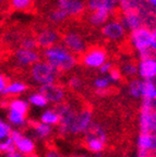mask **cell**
<instances>
[{
    "mask_svg": "<svg viewBox=\"0 0 156 157\" xmlns=\"http://www.w3.org/2000/svg\"><path fill=\"white\" fill-rule=\"evenodd\" d=\"M43 57L59 74L72 70L78 63L76 56L71 54L60 43L43 49Z\"/></svg>",
    "mask_w": 156,
    "mask_h": 157,
    "instance_id": "cell-1",
    "label": "cell"
},
{
    "mask_svg": "<svg viewBox=\"0 0 156 157\" xmlns=\"http://www.w3.org/2000/svg\"><path fill=\"white\" fill-rule=\"evenodd\" d=\"M131 44L139 52L141 59L154 56L156 48L155 29L142 26L131 32Z\"/></svg>",
    "mask_w": 156,
    "mask_h": 157,
    "instance_id": "cell-2",
    "label": "cell"
},
{
    "mask_svg": "<svg viewBox=\"0 0 156 157\" xmlns=\"http://www.w3.org/2000/svg\"><path fill=\"white\" fill-rule=\"evenodd\" d=\"M29 75L35 83L41 86L46 84L57 83L59 73L48 62H46L45 60H39L36 63L31 66Z\"/></svg>",
    "mask_w": 156,
    "mask_h": 157,
    "instance_id": "cell-3",
    "label": "cell"
},
{
    "mask_svg": "<svg viewBox=\"0 0 156 157\" xmlns=\"http://www.w3.org/2000/svg\"><path fill=\"white\" fill-rule=\"evenodd\" d=\"M155 101L142 99V107L140 113V129L141 133H155L156 130V115Z\"/></svg>",
    "mask_w": 156,
    "mask_h": 157,
    "instance_id": "cell-4",
    "label": "cell"
},
{
    "mask_svg": "<svg viewBox=\"0 0 156 157\" xmlns=\"http://www.w3.org/2000/svg\"><path fill=\"white\" fill-rule=\"evenodd\" d=\"M62 45L74 56L83 55L88 49V45L82 34L76 31H68L61 37Z\"/></svg>",
    "mask_w": 156,
    "mask_h": 157,
    "instance_id": "cell-5",
    "label": "cell"
},
{
    "mask_svg": "<svg viewBox=\"0 0 156 157\" xmlns=\"http://www.w3.org/2000/svg\"><path fill=\"white\" fill-rule=\"evenodd\" d=\"M56 111L59 115V133L61 135H69V129H70V125L73 121L78 110L70 104L61 103L57 105Z\"/></svg>",
    "mask_w": 156,
    "mask_h": 157,
    "instance_id": "cell-6",
    "label": "cell"
},
{
    "mask_svg": "<svg viewBox=\"0 0 156 157\" xmlns=\"http://www.w3.org/2000/svg\"><path fill=\"white\" fill-rule=\"evenodd\" d=\"M93 113L90 109H81L78 110L73 121L69 129V134L78 135L85 133L93 122Z\"/></svg>",
    "mask_w": 156,
    "mask_h": 157,
    "instance_id": "cell-7",
    "label": "cell"
},
{
    "mask_svg": "<svg viewBox=\"0 0 156 157\" xmlns=\"http://www.w3.org/2000/svg\"><path fill=\"white\" fill-rule=\"evenodd\" d=\"M107 61V52L103 48H91L82 55V63L91 69H98L104 62Z\"/></svg>",
    "mask_w": 156,
    "mask_h": 157,
    "instance_id": "cell-8",
    "label": "cell"
},
{
    "mask_svg": "<svg viewBox=\"0 0 156 157\" xmlns=\"http://www.w3.org/2000/svg\"><path fill=\"white\" fill-rule=\"evenodd\" d=\"M38 92L46 97L48 103L54 104V105H59V104L64 103V98H66V92H64V87L57 83L41 85L38 88Z\"/></svg>",
    "mask_w": 156,
    "mask_h": 157,
    "instance_id": "cell-9",
    "label": "cell"
},
{
    "mask_svg": "<svg viewBox=\"0 0 156 157\" xmlns=\"http://www.w3.org/2000/svg\"><path fill=\"white\" fill-rule=\"evenodd\" d=\"M102 34L111 42H119L126 36V29L119 20H108L102 26Z\"/></svg>",
    "mask_w": 156,
    "mask_h": 157,
    "instance_id": "cell-10",
    "label": "cell"
},
{
    "mask_svg": "<svg viewBox=\"0 0 156 157\" xmlns=\"http://www.w3.org/2000/svg\"><path fill=\"white\" fill-rule=\"evenodd\" d=\"M35 38H36L37 46L41 49H46L48 47L54 46L60 43L61 36L56 29H50V27H45V29H41L36 35H35Z\"/></svg>",
    "mask_w": 156,
    "mask_h": 157,
    "instance_id": "cell-11",
    "label": "cell"
},
{
    "mask_svg": "<svg viewBox=\"0 0 156 157\" xmlns=\"http://www.w3.org/2000/svg\"><path fill=\"white\" fill-rule=\"evenodd\" d=\"M57 8L66 12L69 17H78L84 13L86 5L84 0H57Z\"/></svg>",
    "mask_w": 156,
    "mask_h": 157,
    "instance_id": "cell-12",
    "label": "cell"
},
{
    "mask_svg": "<svg viewBox=\"0 0 156 157\" xmlns=\"http://www.w3.org/2000/svg\"><path fill=\"white\" fill-rule=\"evenodd\" d=\"M39 60H41V56L37 50H29V49H24L20 47L14 52V61L17 62L18 66L22 68L33 66Z\"/></svg>",
    "mask_w": 156,
    "mask_h": 157,
    "instance_id": "cell-13",
    "label": "cell"
},
{
    "mask_svg": "<svg viewBox=\"0 0 156 157\" xmlns=\"http://www.w3.org/2000/svg\"><path fill=\"white\" fill-rule=\"evenodd\" d=\"M138 74L142 80H154L156 76V60L154 56L143 58L138 64Z\"/></svg>",
    "mask_w": 156,
    "mask_h": 157,
    "instance_id": "cell-14",
    "label": "cell"
},
{
    "mask_svg": "<svg viewBox=\"0 0 156 157\" xmlns=\"http://www.w3.org/2000/svg\"><path fill=\"white\" fill-rule=\"evenodd\" d=\"M119 22L121 23L126 31H130V32L143 26L138 11H122L121 17H119Z\"/></svg>",
    "mask_w": 156,
    "mask_h": 157,
    "instance_id": "cell-15",
    "label": "cell"
},
{
    "mask_svg": "<svg viewBox=\"0 0 156 157\" xmlns=\"http://www.w3.org/2000/svg\"><path fill=\"white\" fill-rule=\"evenodd\" d=\"M85 5L90 11L103 9L114 14L117 10L119 2L118 0H86Z\"/></svg>",
    "mask_w": 156,
    "mask_h": 157,
    "instance_id": "cell-16",
    "label": "cell"
},
{
    "mask_svg": "<svg viewBox=\"0 0 156 157\" xmlns=\"http://www.w3.org/2000/svg\"><path fill=\"white\" fill-rule=\"evenodd\" d=\"M111 15H112L111 13L106 11V10L99 9V10H95V11H91L88 20V23L92 26L99 27L105 24L108 20L110 19Z\"/></svg>",
    "mask_w": 156,
    "mask_h": 157,
    "instance_id": "cell-17",
    "label": "cell"
},
{
    "mask_svg": "<svg viewBox=\"0 0 156 157\" xmlns=\"http://www.w3.org/2000/svg\"><path fill=\"white\" fill-rule=\"evenodd\" d=\"M139 150L146 151V152H154L156 147V137L155 133H141L138 139Z\"/></svg>",
    "mask_w": 156,
    "mask_h": 157,
    "instance_id": "cell-18",
    "label": "cell"
},
{
    "mask_svg": "<svg viewBox=\"0 0 156 157\" xmlns=\"http://www.w3.org/2000/svg\"><path fill=\"white\" fill-rule=\"evenodd\" d=\"M14 144H15V151H18V152L21 153L24 156L33 155V153L35 152V142L31 137H27L25 135L21 140L15 142Z\"/></svg>",
    "mask_w": 156,
    "mask_h": 157,
    "instance_id": "cell-19",
    "label": "cell"
},
{
    "mask_svg": "<svg viewBox=\"0 0 156 157\" xmlns=\"http://www.w3.org/2000/svg\"><path fill=\"white\" fill-rule=\"evenodd\" d=\"M29 86L24 83V82H20V81H15V82H11V83H8L7 86L5 87L2 92V95L5 96H17V95H21V94H24L27 91Z\"/></svg>",
    "mask_w": 156,
    "mask_h": 157,
    "instance_id": "cell-20",
    "label": "cell"
},
{
    "mask_svg": "<svg viewBox=\"0 0 156 157\" xmlns=\"http://www.w3.org/2000/svg\"><path fill=\"white\" fill-rule=\"evenodd\" d=\"M84 142H85V145H86V147H88V150L92 153H96V154L102 153L106 147L105 141L100 140V139L95 137V136H91V135L85 134Z\"/></svg>",
    "mask_w": 156,
    "mask_h": 157,
    "instance_id": "cell-21",
    "label": "cell"
},
{
    "mask_svg": "<svg viewBox=\"0 0 156 157\" xmlns=\"http://www.w3.org/2000/svg\"><path fill=\"white\" fill-rule=\"evenodd\" d=\"M8 106H9V110H13L15 113H19L24 116L27 115L29 109V101L21 99V98H13L12 101H9Z\"/></svg>",
    "mask_w": 156,
    "mask_h": 157,
    "instance_id": "cell-22",
    "label": "cell"
},
{
    "mask_svg": "<svg viewBox=\"0 0 156 157\" xmlns=\"http://www.w3.org/2000/svg\"><path fill=\"white\" fill-rule=\"evenodd\" d=\"M153 99L156 98V86L154 80H142V99Z\"/></svg>",
    "mask_w": 156,
    "mask_h": 157,
    "instance_id": "cell-23",
    "label": "cell"
},
{
    "mask_svg": "<svg viewBox=\"0 0 156 157\" xmlns=\"http://www.w3.org/2000/svg\"><path fill=\"white\" fill-rule=\"evenodd\" d=\"M120 73L128 78H134L138 75V64L133 61H124L120 67Z\"/></svg>",
    "mask_w": 156,
    "mask_h": 157,
    "instance_id": "cell-24",
    "label": "cell"
},
{
    "mask_svg": "<svg viewBox=\"0 0 156 157\" xmlns=\"http://www.w3.org/2000/svg\"><path fill=\"white\" fill-rule=\"evenodd\" d=\"M47 19H48V21L51 24L58 25V24H62L64 22H66L67 20L69 19V17L66 14V12H64L61 9L56 8V9L51 10L50 12L48 13Z\"/></svg>",
    "mask_w": 156,
    "mask_h": 157,
    "instance_id": "cell-25",
    "label": "cell"
},
{
    "mask_svg": "<svg viewBox=\"0 0 156 157\" xmlns=\"http://www.w3.org/2000/svg\"><path fill=\"white\" fill-rule=\"evenodd\" d=\"M41 122L46 123L49 125H58L59 123V115L56 109H47L41 116Z\"/></svg>",
    "mask_w": 156,
    "mask_h": 157,
    "instance_id": "cell-26",
    "label": "cell"
},
{
    "mask_svg": "<svg viewBox=\"0 0 156 157\" xmlns=\"http://www.w3.org/2000/svg\"><path fill=\"white\" fill-rule=\"evenodd\" d=\"M33 128H34L35 134L39 137V139H46L53 133V127L49 124L43 122H34L33 123Z\"/></svg>",
    "mask_w": 156,
    "mask_h": 157,
    "instance_id": "cell-27",
    "label": "cell"
},
{
    "mask_svg": "<svg viewBox=\"0 0 156 157\" xmlns=\"http://www.w3.org/2000/svg\"><path fill=\"white\" fill-rule=\"evenodd\" d=\"M128 90L133 98H142V78H132Z\"/></svg>",
    "mask_w": 156,
    "mask_h": 157,
    "instance_id": "cell-28",
    "label": "cell"
},
{
    "mask_svg": "<svg viewBox=\"0 0 156 157\" xmlns=\"http://www.w3.org/2000/svg\"><path fill=\"white\" fill-rule=\"evenodd\" d=\"M29 104L35 106V107H46L48 105V101H47L46 97H45L43 94H41L39 92L36 93H32L29 96Z\"/></svg>",
    "mask_w": 156,
    "mask_h": 157,
    "instance_id": "cell-29",
    "label": "cell"
},
{
    "mask_svg": "<svg viewBox=\"0 0 156 157\" xmlns=\"http://www.w3.org/2000/svg\"><path fill=\"white\" fill-rule=\"evenodd\" d=\"M10 7L17 11H27L32 8L33 0H9Z\"/></svg>",
    "mask_w": 156,
    "mask_h": 157,
    "instance_id": "cell-30",
    "label": "cell"
},
{
    "mask_svg": "<svg viewBox=\"0 0 156 157\" xmlns=\"http://www.w3.org/2000/svg\"><path fill=\"white\" fill-rule=\"evenodd\" d=\"M26 116L21 115L19 113H15L13 110H9L8 113V121L10 125H15V127H21L25 123Z\"/></svg>",
    "mask_w": 156,
    "mask_h": 157,
    "instance_id": "cell-31",
    "label": "cell"
},
{
    "mask_svg": "<svg viewBox=\"0 0 156 157\" xmlns=\"http://www.w3.org/2000/svg\"><path fill=\"white\" fill-rule=\"evenodd\" d=\"M15 151V144L11 137L8 136L6 137L5 140L0 141V154H5L8 155L10 153H12Z\"/></svg>",
    "mask_w": 156,
    "mask_h": 157,
    "instance_id": "cell-32",
    "label": "cell"
},
{
    "mask_svg": "<svg viewBox=\"0 0 156 157\" xmlns=\"http://www.w3.org/2000/svg\"><path fill=\"white\" fill-rule=\"evenodd\" d=\"M20 47L24 49H29V50H37L38 48L35 36H31V35L24 36L20 40Z\"/></svg>",
    "mask_w": 156,
    "mask_h": 157,
    "instance_id": "cell-33",
    "label": "cell"
},
{
    "mask_svg": "<svg viewBox=\"0 0 156 157\" xmlns=\"http://www.w3.org/2000/svg\"><path fill=\"white\" fill-rule=\"evenodd\" d=\"M94 87L95 90H108L110 86V81L107 76H99L94 80Z\"/></svg>",
    "mask_w": 156,
    "mask_h": 157,
    "instance_id": "cell-34",
    "label": "cell"
},
{
    "mask_svg": "<svg viewBox=\"0 0 156 157\" xmlns=\"http://www.w3.org/2000/svg\"><path fill=\"white\" fill-rule=\"evenodd\" d=\"M11 125L3 121L2 119H0V141L5 140L6 137L9 136L10 132H11Z\"/></svg>",
    "mask_w": 156,
    "mask_h": 157,
    "instance_id": "cell-35",
    "label": "cell"
},
{
    "mask_svg": "<svg viewBox=\"0 0 156 157\" xmlns=\"http://www.w3.org/2000/svg\"><path fill=\"white\" fill-rule=\"evenodd\" d=\"M106 76L108 78V80H109L111 84L117 83V82H119L122 78V75H121V73H120V70L118 68H115V67L108 72V74H106Z\"/></svg>",
    "mask_w": 156,
    "mask_h": 157,
    "instance_id": "cell-36",
    "label": "cell"
},
{
    "mask_svg": "<svg viewBox=\"0 0 156 157\" xmlns=\"http://www.w3.org/2000/svg\"><path fill=\"white\" fill-rule=\"evenodd\" d=\"M68 84H69V87L72 88V90H79V88H81L83 86V81L80 76L73 75L69 78Z\"/></svg>",
    "mask_w": 156,
    "mask_h": 157,
    "instance_id": "cell-37",
    "label": "cell"
},
{
    "mask_svg": "<svg viewBox=\"0 0 156 157\" xmlns=\"http://www.w3.org/2000/svg\"><path fill=\"white\" fill-rule=\"evenodd\" d=\"M114 63H112L111 61H106V62H104V63L102 64V66L99 67V68H98V70H99V72L102 74H108V72L110 71V70H111L112 68H114Z\"/></svg>",
    "mask_w": 156,
    "mask_h": 157,
    "instance_id": "cell-38",
    "label": "cell"
},
{
    "mask_svg": "<svg viewBox=\"0 0 156 157\" xmlns=\"http://www.w3.org/2000/svg\"><path fill=\"white\" fill-rule=\"evenodd\" d=\"M9 136L11 137V140L13 141V142H18L19 140H21L23 136H24V134H23L22 132L20 130H11V132H10V134H9Z\"/></svg>",
    "mask_w": 156,
    "mask_h": 157,
    "instance_id": "cell-39",
    "label": "cell"
},
{
    "mask_svg": "<svg viewBox=\"0 0 156 157\" xmlns=\"http://www.w3.org/2000/svg\"><path fill=\"white\" fill-rule=\"evenodd\" d=\"M7 84H8L7 78H6L3 74L0 73V94H2L3 90H5V87L7 86Z\"/></svg>",
    "mask_w": 156,
    "mask_h": 157,
    "instance_id": "cell-40",
    "label": "cell"
},
{
    "mask_svg": "<svg viewBox=\"0 0 156 157\" xmlns=\"http://www.w3.org/2000/svg\"><path fill=\"white\" fill-rule=\"evenodd\" d=\"M45 157H62V155H61L60 153L57 152L56 150H53V148H50V150H48L46 152Z\"/></svg>",
    "mask_w": 156,
    "mask_h": 157,
    "instance_id": "cell-41",
    "label": "cell"
},
{
    "mask_svg": "<svg viewBox=\"0 0 156 157\" xmlns=\"http://www.w3.org/2000/svg\"><path fill=\"white\" fill-rule=\"evenodd\" d=\"M145 5L147 6L149 8H151L152 10H155L156 7V0H144Z\"/></svg>",
    "mask_w": 156,
    "mask_h": 157,
    "instance_id": "cell-42",
    "label": "cell"
},
{
    "mask_svg": "<svg viewBox=\"0 0 156 157\" xmlns=\"http://www.w3.org/2000/svg\"><path fill=\"white\" fill-rule=\"evenodd\" d=\"M6 157H26V156L22 155L21 153L18 152V151H14V152H12V153H10V154L6 155Z\"/></svg>",
    "mask_w": 156,
    "mask_h": 157,
    "instance_id": "cell-43",
    "label": "cell"
},
{
    "mask_svg": "<svg viewBox=\"0 0 156 157\" xmlns=\"http://www.w3.org/2000/svg\"><path fill=\"white\" fill-rule=\"evenodd\" d=\"M70 157H92V156H88V155H84V154H76V155H72Z\"/></svg>",
    "mask_w": 156,
    "mask_h": 157,
    "instance_id": "cell-44",
    "label": "cell"
},
{
    "mask_svg": "<svg viewBox=\"0 0 156 157\" xmlns=\"http://www.w3.org/2000/svg\"><path fill=\"white\" fill-rule=\"evenodd\" d=\"M9 0H0V5H3V3H6V2H8Z\"/></svg>",
    "mask_w": 156,
    "mask_h": 157,
    "instance_id": "cell-45",
    "label": "cell"
},
{
    "mask_svg": "<svg viewBox=\"0 0 156 157\" xmlns=\"http://www.w3.org/2000/svg\"><path fill=\"white\" fill-rule=\"evenodd\" d=\"M29 157H37V156H35V155H29Z\"/></svg>",
    "mask_w": 156,
    "mask_h": 157,
    "instance_id": "cell-46",
    "label": "cell"
},
{
    "mask_svg": "<svg viewBox=\"0 0 156 157\" xmlns=\"http://www.w3.org/2000/svg\"><path fill=\"white\" fill-rule=\"evenodd\" d=\"M33 1H41V0H33Z\"/></svg>",
    "mask_w": 156,
    "mask_h": 157,
    "instance_id": "cell-47",
    "label": "cell"
}]
</instances>
